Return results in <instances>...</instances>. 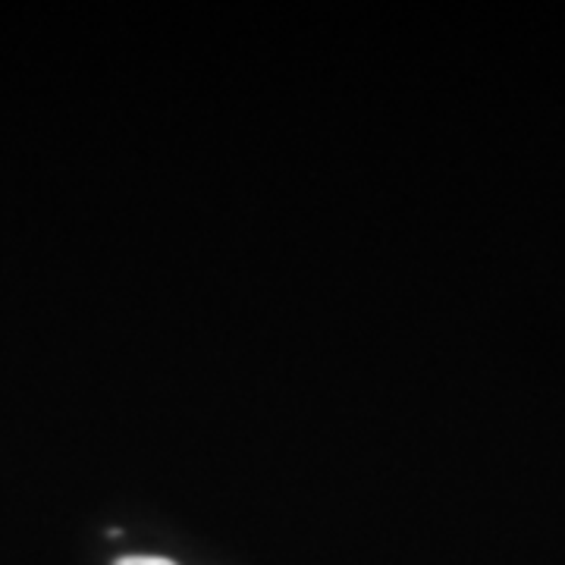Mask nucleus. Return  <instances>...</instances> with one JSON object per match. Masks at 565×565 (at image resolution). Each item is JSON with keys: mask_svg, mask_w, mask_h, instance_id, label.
Wrapping results in <instances>:
<instances>
[{"mask_svg": "<svg viewBox=\"0 0 565 565\" xmlns=\"http://www.w3.org/2000/svg\"><path fill=\"white\" fill-rule=\"evenodd\" d=\"M114 565H177L173 559H163V556H122Z\"/></svg>", "mask_w": 565, "mask_h": 565, "instance_id": "obj_1", "label": "nucleus"}]
</instances>
